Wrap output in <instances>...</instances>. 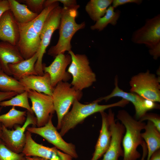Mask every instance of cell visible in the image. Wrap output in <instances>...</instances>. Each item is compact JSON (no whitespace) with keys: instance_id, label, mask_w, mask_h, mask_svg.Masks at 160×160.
<instances>
[{"instance_id":"cell-28","label":"cell","mask_w":160,"mask_h":160,"mask_svg":"<svg viewBox=\"0 0 160 160\" xmlns=\"http://www.w3.org/2000/svg\"><path fill=\"white\" fill-rule=\"evenodd\" d=\"M28 98V92L26 90L17 94L8 100L0 102V106L2 107L9 106L19 107L26 109L27 111L33 113L30 105Z\"/></svg>"},{"instance_id":"cell-3","label":"cell","mask_w":160,"mask_h":160,"mask_svg":"<svg viewBox=\"0 0 160 160\" xmlns=\"http://www.w3.org/2000/svg\"><path fill=\"white\" fill-rule=\"evenodd\" d=\"M129 103L128 101L123 99L107 105H100L95 101L88 104H84L81 103L79 101L76 100L72 105L71 111H68L63 118L59 133L62 136H63L90 115L114 107H123Z\"/></svg>"},{"instance_id":"cell-16","label":"cell","mask_w":160,"mask_h":160,"mask_svg":"<svg viewBox=\"0 0 160 160\" xmlns=\"http://www.w3.org/2000/svg\"><path fill=\"white\" fill-rule=\"evenodd\" d=\"M53 61L48 66L43 65L44 73L49 74L52 87L54 88L61 81L67 82L71 78V74L66 71L68 66L71 61V55L61 53L55 57Z\"/></svg>"},{"instance_id":"cell-6","label":"cell","mask_w":160,"mask_h":160,"mask_svg":"<svg viewBox=\"0 0 160 160\" xmlns=\"http://www.w3.org/2000/svg\"><path fill=\"white\" fill-rule=\"evenodd\" d=\"M130 92L155 102H160V79L149 70L133 76L129 82Z\"/></svg>"},{"instance_id":"cell-36","label":"cell","mask_w":160,"mask_h":160,"mask_svg":"<svg viewBox=\"0 0 160 160\" xmlns=\"http://www.w3.org/2000/svg\"><path fill=\"white\" fill-rule=\"evenodd\" d=\"M10 9V5L8 0H0V18L4 12Z\"/></svg>"},{"instance_id":"cell-33","label":"cell","mask_w":160,"mask_h":160,"mask_svg":"<svg viewBox=\"0 0 160 160\" xmlns=\"http://www.w3.org/2000/svg\"><path fill=\"white\" fill-rule=\"evenodd\" d=\"M142 1V0H113L112 6L114 8H115L127 3H134L140 5Z\"/></svg>"},{"instance_id":"cell-11","label":"cell","mask_w":160,"mask_h":160,"mask_svg":"<svg viewBox=\"0 0 160 160\" xmlns=\"http://www.w3.org/2000/svg\"><path fill=\"white\" fill-rule=\"evenodd\" d=\"M31 101V109L36 115L37 127L45 125L55 112L51 96L31 90H27Z\"/></svg>"},{"instance_id":"cell-30","label":"cell","mask_w":160,"mask_h":160,"mask_svg":"<svg viewBox=\"0 0 160 160\" xmlns=\"http://www.w3.org/2000/svg\"><path fill=\"white\" fill-rule=\"evenodd\" d=\"M25 156L22 153H15L7 147L0 139V160H25Z\"/></svg>"},{"instance_id":"cell-8","label":"cell","mask_w":160,"mask_h":160,"mask_svg":"<svg viewBox=\"0 0 160 160\" xmlns=\"http://www.w3.org/2000/svg\"><path fill=\"white\" fill-rule=\"evenodd\" d=\"M53 115L50 118L48 122L40 127H28L26 130L31 133L40 136L51 143L57 149L70 155L73 158L78 157L76 146L71 143H68L63 138L53 125L52 122Z\"/></svg>"},{"instance_id":"cell-35","label":"cell","mask_w":160,"mask_h":160,"mask_svg":"<svg viewBox=\"0 0 160 160\" xmlns=\"http://www.w3.org/2000/svg\"><path fill=\"white\" fill-rule=\"evenodd\" d=\"M149 52L154 59L157 60L160 56V43L149 49Z\"/></svg>"},{"instance_id":"cell-17","label":"cell","mask_w":160,"mask_h":160,"mask_svg":"<svg viewBox=\"0 0 160 160\" xmlns=\"http://www.w3.org/2000/svg\"><path fill=\"white\" fill-rule=\"evenodd\" d=\"M20 37L19 26L10 10L0 18V40L16 46Z\"/></svg>"},{"instance_id":"cell-23","label":"cell","mask_w":160,"mask_h":160,"mask_svg":"<svg viewBox=\"0 0 160 160\" xmlns=\"http://www.w3.org/2000/svg\"><path fill=\"white\" fill-rule=\"evenodd\" d=\"M10 10L16 21L20 24H25L31 22L38 14L31 11L24 4H21L15 0H8Z\"/></svg>"},{"instance_id":"cell-12","label":"cell","mask_w":160,"mask_h":160,"mask_svg":"<svg viewBox=\"0 0 160 160\" xmlns=\"http://www.w3.org/2000/svg\"><path fill=\"white\" fill-rule=\"evenodd\" d=\"M107 114L111 140L108 148L101 160H119L120 157L123 156L121 143L125 132V128L121 123L116 122L114 113L111 108L109 109Z\"/></svg>"},{"instance_id":"cell-13","label":"cell","mask_w":160,"mask_h":160,"mask_svg":"<svg viewBox=\"0 0 160 160\" xmlns=\"http://www.w3.org/2000/svg\"><path fill=\"white\" fill-rule=\"evenodd\" d=\"M25 135V143L22 153L25 156L38 157L48 160H73L72 157L55 147H49L37 143L33 139L31 133L27 131Z\"/></svg>"},{"instance_id":"cell-18","label":"cell","mask_w":160,"mask_h":160,"mask_svg":"<svg viewBox=\"0 0 160 160\" xmlns=\"http://www.w3.org/2000/svg\"><path fill=\"white\" fill-rule=\"evenodd\" d=\"M19 81L27 90H31L51 96L54 89L48 73L42 75H32L24 77Z\"/></svg>"},{"instance_id":"cell-34","label":"cell","mask_w":160,"mask_h":160,"mask_svg":"<svg viewBox=\"0 0 160 160\" xmlns=\"http://www.w3.org/2000/svg\"><path fill=\"white\" fill-rule=\"evenodd\" d=\"M17 94L14 92H4L0 91V102L7 99H9ZM2 107H0V112Z\"/></svg>"},{"instance_id":"cell-19","label":"cell","mask_w":160,"mask_h":160,"mask_svg":"<svg viewBox=\"0 0 160 160\" xmlns=\"http://www.w3.org/2000/svg\"><path fill=\"white\" fill-rule=\"evenodd\" d=\"M24 60L17 46L7 42L0 41V64L2 70L11 76L9 64H15Z\"/></svg>"},{"instance_id":"cell-40","label":"cell","mask_w":160,"mask_h":160,"mask_svg":"<svg viewBox=\"0 0 160 160\" xmlns=\"http://www.w3.org/2000/svg\"><path fill=\"white\" fill-rule=\"evenodd\" d=\"M143 149V155L141 160H145V159L147 154V149L145 145H144L142 147Z\"/></svg>"},{"instance_id":"cell-14","label":"cell","mask_w":160,"mask_h":160,"mask_svg":"<svg viewBox=\"0 0 160 160\" xmlns=\"http://www.w3.org/2000/svg\"><path fill=\"white\" fill-rule=\"evenodd\" d=\"M17 23L20 32L18 42L16 45L24 60L30 58L38 51L41 39L30 22L25 24Z\"/></svg>"},{"instance_id":"cell-29","label":"cell","mask_w":160,"mask_h":160,"mask_svg":"<svg viewBox=\"0 0 160 160\" xmlns=\"http://www.w3.org/2000/svg\"><path fill=\"white\" fill-rule=\"evenodd\" d=\"M54 1V2L44 7L36 17L30 22L33 29L40 36L44 23L48 15L53 9L59 5L58 2L57 0Z\"/></svg>"},{"instance_id":"cell-25","label":"cell","mask_w":160,"mask_h":160,"mask_svg":"<svg viewBox=\"0 0 160 160\" xmlns=\"http://www.w3.org/2000/svg\"><path fill=\"white\" fill-rule=\"evenodd\" d=\"M112 1V0H91L86 6V11L92 20L96 22L105 15Z\"/></svg>"},{"instance_id":"cell-21","label":"cell","mask_w":160,"mask_h":160,"mask_svg":"<svg viewBox=\"0 0 160 160\" xmlns=\"http://www.w3.org/2000/svg\"><path fill=\"white\" fill-rule=\"evenodd\" d=\"M38 56L37 52L30 58L15 64H9L8 67L11 76L19 81L27 76L38 75L35 67Z\"/></svg>"},{"instance_id":"cell-10","label":"cell","mask_w":160,"mask_h":160,"mask_svg":"<svg viewBox=\"0 0 160 160\" xmlns=\"http://www.w3.org/2000/svg\"><path fill=\"white\" fill-rule=\"evenodd\" d=\"M118 79L116 75L114 79L115 87L110 94L95 101L99 103L103 100L107 101L113 97H121L122 99L131 102L133 104L135 110V119L137 120H139L148 111L156 108L157 104L155 102L145 99L135 93L125 92L121 89L118 86Z\"/></svg>"},{"instance_id":"cell-24","label":"cell","mask_w":160,"mask_h":160,"mask_svg":"<svg viewBox=\"0 0 160 160\" xmlns=\"http://www.w3.org/2000/svg\"><path fill=\"white\" fill-rule=\"evenodd\" d=\"M27 111L16 109L12 107L6 113L0 115V123L7 129H11L17 125H23L25 122Z\"/></svg>"},{"instance_id":"cell-2","label":"cell","mask_w":160,"mask_h":160,"mask_svg":"<svg viewBox=\"0 0 160 160\" xmlns=\"http://www.w3.org/2000/svg\"><path fill=\"white\" fill-rule=\"evenodd\" d=\"M79 5L62 8L59 27V37L57 44L51 47L48 51V55L55 57L61 53L71 50V39L75 33L85 26L84 22L77 23L75 19L78 15Z\"/></svg>"},{"instance_id":"cell-41","label":"cell","mask_w":160,"mask_h":160,"mask_svg":"<svg viewBox=\"0 0 160 160\" xmlns=\"http://www.w3.org/2000/svg\"><path fill=\"white\" fill-rule=\"evenodd\" d=\"M2 125L0 123V139H1L2 133Z\"/></svg>"},{"instance_id":"cell-1","label":"cell","mask_w":160,"mask_h":160,"mask_svg":"<svg viewBox=\"0 0 160 160\" xmlns=\"http://www.w3.org/2000/svg\"><path fill=\"white\" fill-rule=\"evenodd\" d=\"M116 117L125 130L122 141L124 153L122 160H137L141 156L137 149L144 141L141 131L144 129L146 124L134 118L124 110L119 111Z\"/></svg>"},{"instance_id":"cell-38","label":"cell","mask_w":160,"mask_h":160,"mask_svg":"<svg viewBox=\"0 0 160 160\" xmlns=\"http://www.w3.org/2000/svg\"><path fill=\"white\" fill-rule=\"evenodd\" d=\"M150 160H160V149L156 151L152 155Z\"/></svg>"},{"instance_id":"cell-7","label":"cell","mask_w":160,"mask_h":160,"mask_svg":"<svg viewBox=\"0 0 160 160\" xmlns=\"http://www.w3.org/2000/svg\"><path fill=\"white\" fill-rule=\"evenodd\" d=\"M62 8L59 5L50 12L41 31L40 36V44L37 52L38 58L35 65V70L38 75H42L44 73L43 68V56L49 44L53 33L56 30L59 29Z\"/></svg>"},{"instance_id":"cell-4","label":"cell","mask_w":160,"mask_h":160,"mask_svg":"<svg viewBox=\"0 0 160 160\" xmlns=\"http://www.w3.org/2000/svg\"><path fill=\"white\" fill-rule=\"evenodd\" d=\"M71 61L67 71L72 78L71 83L77 90L82 91L91 86L96 81V75L92 69L89 60L85 54L68 52Z\"/></svg>"},{"instance_id":"cell-31","label":"cell","mask_w":160,"mask_h":160,"mask_svg":"<svg viewBox=\"0 0 160 160\" xmlns=\"http://www.w3.org/2000/svg\"><path fill=\"white\" fill-rule=\"evenodd\" d=\"M44 0H23L28 9L32 12L39 14L44 9Z\"/></svg>"},{"instance_id":"cell-5","label":"cell","mask_w":160,"mask_h":160,"mask_svg":"<svg viewBox=\"0 0 160 160\" xmlns=\"http://www.w3.org/2000/svg\"><path fill=\"white\" fill-rule=\"evenodd\" d=\"M83 95L82 91L75 89L68 82H60L54 88L51 96L57 116V129H60L62 119L70 106L75 100L79 101Z\"/></svg>"},{"instance_id":"cell-15","label":"cell","mask_w":160,"mask_h":160,"mask_svg":"<svg viewBox=\"0 0 160 160\" xmlns=\"http://www.w3.org/2000/svg\"><path fill=\"white\" fill-rule=\"evenodd\" d=\"M132 40L134 43L144 44L149 49L160 43V15L146 20L145 25L134 32Z\"/></svg>"},{"instance_id":"cell-37","label":"cell","mask_w":160,"mask_h":160,"mask_svg":"<svg viewBox=\"0 0 160 160\" xmlns=\"http://www.w3.org/2000/svg\"><path fill=\"white\" fill-rule=\"evenodd\" d=\"M57 1L62 3L63 7H69L77 4L76 1L75 0H57Z\"/></svg>"},{"instance_id":"cell-20","label":"cell","mask_w":160,"mask_h":160,"mask_svg":"<svg viewBox=\"0 0 160 160\" xmlns=\"http://www.w3.org/2000/svg\"><path fill=\"white\" fill-rule=\"evenodd\" d=\"M102 125L100 133L91 160H98L108 150L111 140V132L108 119V114L104 111L100 112Z\"/></svg>"},{"instance_id":"cell-22","label":"cell","mask_w":160,"mask_h":160,"mask_svg":"<svg viewBox=\"0 0 160 160\" xmlns=\"http://www.w3.org/2000/svg\"><path fill=\"white\" fill-rule=\"evenodd\" d=\"M145 132L141 133V137L144 140L147 149V160H150L152 155L160 148V132L150 121L146 124Z\"/></svg>"},{"instance_id":"cell-9","label":"cell","mask_w":160,"mask_h":160,"mask_svg":"<svg viewBox=\"0 0 160 160\" xmlns=\"http://www.w3.org/2000/svg\"><path fill=\"white\" fill-rule=\"evenodd\" d=\"M33 113L27 111L25 122L22 127L15 126L14 130L9 129L2 125L1 139L7 147L15 153H22L25 143V131L27 128L30 125H36V118Z\"/></svg>"},{"instance_id":"cell-42","label":"cell","mask_w":160,"mask_h":160,"mask_svg":"<svg viewBox=\"0 0 160 160\" xmlns=\"http://www.w3.org/2000/svg\"><path fill=\"white\" fill-rule=\"evenodd\" d=\"M1 70H2L1 65L0 64V71H1Z\"/></svg>"},{"instance_id":"cell-27","label":"cell","mask_w":160,"mask_h":160,"mask_svg":"<svg viewBox=\"0 0 160 160\" xmlns=\"http://www.w3.org/2000/svg\"><path fill=\"white\" fill-rule=\"evenodd\" d=\"M114 8L110 5L108 8L105 15L96 21L95 23L90 27L91 30H97L99 31L103 30L110 24L115 25L119 19L120 11L119 10L114 11Z\"/></svg>"},{"instance_id":"cell-39","label":"cell","mask_w":160,"mask_h":160,"mask_svg":"<svg viewBox=\"0 0 160 160\" xmlns=\"http://www.w3.org/2000/svg\"><path fill=\"white\" fill-rule=\"evenodd\" d=\"M25 160H48L46 159L38 157L33 156L31 157L30 156H25Z\"/></svg>"},{"instance_id":"cell-26","label":"cell","mask_w":160,"mask_h":160,"mask_svg":"<svg viewBox=\"0 0 160 160\" xmlns=\"http://www.w3.org/2000/svg\"><path fill=\"white\" fill-rule=\"evenodd\" d=\"M0 90L4 92H14L19 94L26 89L19 80L1 70L0 71Z\"/></svg>"},{"instance_id":"cell-32","label":"cell","mask_w":160,"mask_h":160,"mask_svg":"<svg viewBox=\"0 0 160 160\" xmlns=\"http://www.w3.org/2000/svg\"><path fill=\"white\" fill-rule=\"evenodd\" d=\"M146 120L152 123L160 132V117L159 115L154 113H147L139 120L141 121Z\"/></svg>"}]
</instances>
